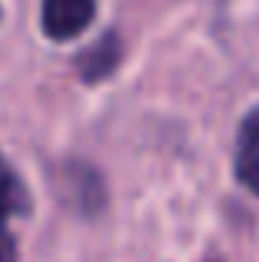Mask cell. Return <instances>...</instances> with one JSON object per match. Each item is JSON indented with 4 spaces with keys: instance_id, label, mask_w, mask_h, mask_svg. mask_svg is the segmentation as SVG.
<instances>
[{
    "instance_id": "obj_3",
    "label": "cell",
    "mask_w": 259,
    "mask_h": 262,
    "mask_svg": "<svg viewBox=\"0 0 259 262\" xmlns=\"http://www.w3.org/2000/svg\"><path fill=\"white\" fill-rule=\"evenodd\" d=\"M233 169H236L240 186H246L253 196H259V106L249 110V113L243 116V123H240Z\"/></svg>"
},
{
    "instance_id": "obj_4",
    "label": "cell",
    "mask_w": 259,
    "mask_h": 262,
    "mask_svg": "<svg viewBox=\"0 0 259 262\" xmlns=\"http://www.w3.org/2000/svg\"><path fill=\"white\" fill-rule=\"evenodd\" d=\"M120 57H123V47H120V37L117 33H106L100 43H93L87 53L77 57V70L87 83H100L103 77H110L117 70Z\"/></svg>"
},
{
    "instance_id": "obj_2",
    "label": "cell",
    "mask_w": 259,
    "mask_h": 262,
    "mask_svg": "<svg viewBox=\"0 0 259 262\" xmlns=\"http://www.w3.org/2000/svg\"><path fill=\"white\" fill-rule=\"evenodd\" d=\"M97 4L93 0H44L40 24L50 40H73L93 24Z\"/></svg>"
},
{
    "instance_id": "obj_1",
    "label": "cell",
    "mask_w": 259,
    "mask_h": 262,
    "mask_svg": "<svg viewBox=\"0 0 259 262\" xmlns=\"http://www.w3.org/2000/svg\"><path fill=\"white\" fill-rule=\"evenodd\" d=\"M30 212V196L20 173L0 156V262H17V239L10 223Z\"/></svg>"
}]
</instances>
